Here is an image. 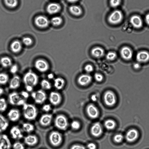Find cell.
I'll return each instance as SVG.
<instances>
[{
    "mask_svg": "<svg viewBox=\"0 0 149 149\" xmlns=\"http://www.w3.org/2000/svg\"><path fill=\"white\" fill-rule=\"evenodd\" d=\"M39 78L37 75L31 71H29L24 75L23 81L25 85H29L33 87L37 84Z\"/></svg>",
    "mask_w": 149,
    "mask_h": 149,
    "instance_id": "obj_1",
    "label": "cell"
},
{
    "mask_svg": "<svg viewBox=\"0 0 149 149\" xmlns=\"http://www.w3.org/2000/svg\"><path fill=\"white\" fill-rule=\"evenodd\" d=\"M23 105V114L25 118L29 120L34 119L37 115V110L35 106L25 103Z\"/></svg>",
    "mask_w": 149,
    "mask_h": 149,
    "instance_id": "obj_2",
    "label": "cell"
},
{
    "mask_svg": "<svg viewBox=\"0 0 149 149\" xmlns=\"http://www.w3.org/2000/svg\"><path fill=\"white\" fill-rule=\"evenodd\" d=\"M8 100L10 103L17 106L23 105L25 100L20 94L16 92L10 93L8 96Z\"/></svg>",
    "mask_w": 149,
    "mask_h": 149,
    "instance_id": "obj_3",
    "label": "cell"
},
{
    "mask_svg": "<svg viewBox=\"0 0 149 149\" xmlns=\"http://www.w3.org/2000/svg\"><path fill=\"white\" fill-rule=\"evenodd\" d=\"M34 66L38 71L42 73L47 71L50 67L49 63L43 58L36 59L34 62Z\"/></svg>",
    "mask_w": 149,
    "mask_h": 149,
    "instance_id": "obj_4",
    "label": "cell"
},
{
    "mask_svg": "<svg viewBox=\"0 0 149 149\" xmlns=\"http://www.w3.org/2000/svg\"><path fill=\"white\" fill-rule=\"evenodd\" d=\"M123 18V15L121 11L116 10L113 11L109 15L108 20L111 24H117L120 23Z\"/></svg>",
    "mask_w": 149,
    "mask_h": 149,
    "instance_id": "obj_5",
    "label": "cell"
},
{
    "mask_svg": "<svg viewBox=\"0 0 149 149\" xmlns=\"http://www.w3.org/2000/svg\"><path fill=\"white\" fill-rule=\"evenodd\" d=\"M54 124L57 128L61 130H65L67 127L68 121L66 118L64 116L59 115L56 117Z\"/></svg>",
    "mask_w": 149,
    "mask_h": 149,
    "instance_id": "obj_6",
    "label": "cell"
},
{
    "mask_svg": "<svg viewBox=\"0 0 149 149\" xmlns=\"http://www.w3.org/2000/svg\"><path fill=\"white\" fill-rule=\"evenodd\" d=\"M31 96L35 102L38 104H41L44 102L47 98L45 93L42 90L32 92Z\"/></svg>",
    "mask_w": 149,
    "mask_h": 149,
    "instance_id": "obj_7",
    "label": "cell"
},
{
    "mask_svg": "<svg viewBox=\"0 0 149 149\" xmlns=\"http://www.w3.org/2000/svg\"><path fill=\"white\" fill-rule=\"evenodd\" d=\"M49 139L51 144L52 146H57L61 144L62 138L60 133L56 131H53L50 133Z\"/></svg>",
    "mask_w": 149,
    "mask_h": 149,
    "instance_id": "obj_8",
    "label": "cell"
},
{
    "mask_svg": "<svg viewBox=\"0 0 149 149\" xmlns=\"http://www.w3.org/2000/svg\"><path fill=\"white\" fill-rule=\"evenodd\" d=\"M34 23L38 27L41 29H45L48 26L49 21L45 16L40 15L37 16L35 18Z\"/></svg>",
    "mask_w": 149,
    "mask_h": 149,
    "instance_id": "obj_9",
    "label": "cell"
},
{
    "mask_svg": "<svg viewBox=\"0 0 149 149\" xmlns=\"http://www.w3.org/2000/svg\"><path fill=\"white\" fill-rule=\"evenodd\" d=\"M104 100L106 105L109 106H113L116 102V95L112 91H108L104 94Z\"/></svg>",
    "mask_w": 149,
    "mask_h": 149,
    "instance_id": "obj_10",
    "label": "cell"
},
{
    "mask_svg": "<svg viewBox=\"0 0 149 149\" xmlns=\"http://www.w3.org/2000/svg\"><path fill=\"white\" fill-rule=\"evenodd\" d=\"M120 53L122 58L125 60H130L132 57L133 52L128 47L125 46L122 47L120 49Z\"/></svg>",
    "mask_w": 149,
    "mask_h": 149,
    "instance_id": "obj_11",
    "label": "cell"
},
{
    "mask_svg": "<svg viewBox=\"0 0 149 149\" xmlns=\"http://www.w3.org/2000/svg\"><path fill=\"white\" fill-rule=\"evenodd\" d=\"M139 136L138 131L134 129L129 130L126 133L125 137L126 140L129 142H133L136 141Z\"/></svg>",
    "mask_w": 149,
    "mask_h": 149,
    "instance_id": "obj_12",
    "label": "cell"
},
{
    "mask_svg": "<svg viewBox=\"0 0 149 149\" xmlns=\"http://www.w3.org/2000/svg\"><path fill=\"white\" fill-rule=\"evenodd\" d=\"M11 143L8 136L5 134L0 135V149H10Z\"/></svg>",
    "mask_w": 149,
    "mask_h": 149,
    "instance_id": "obj_13",
    "label": "cell"
},
{
    "mask_svg": "<svg viewBox=\"0 0 149 149\" xmlns=\"http://www.w3.org/2000/svg\"><path fill=\"white\" fill-rule=\"evenodd\" d=\"M136 59L139 63H145L149 61V52L145 50L139 52L136 56Z\"/></svg>",
    "mask_w": 149,
    "mask_h": 149,
    "instance_id": "obj_14",
    "label": "cell"
},
{
    "mask_svg": "<svg viewBox=\"0 0 149 149\" xmlns=\"http://www.w3.org/2000/svg\"><path fill=\"white\" fill-rule=\"evenodd\" d=\"M10 47L12 52L15 54L19 53L22 48V43L18 40H15L10 44Z\"/></svg>",
    "mask_w": 149,
    "mask_h": 149,
    "instance_id": "obj_15",
    "label": "cell"
},
{
    "mask_svg": "<svg viewBox=\"0 0 149 149\" xmlns=\"http://www.w3.org/2000/svg\"><path fill=\"white\" fill-rule=\"evenodd\" d=\"M60 4L56 3H51L48 4L47 7V11L50 14L53 15L58 13L61 10Z\"/></svg>",
    "mask_w": 149,
    "mask_h": 149,
    "instance_id": "obj_16",
    "label": "cell"
},
{
    "mask_svg": "<svg viewBox=\"0 0 149 149\" xmlns=\"http://www.w3.org/2000/svg\"><path fill=\"white\" fill-rule=\"evenodd\" d=\"M92 79V77L89 74H83L79 77L77 82L80 85L85 86L89 84Z\"/></svg>",
    "mask_w": 149,
    "mask_h": 149,
    "instance_id": "obj_17",
    "label": "cell"
},
{
    "mask_svg": "<svg viewBox=\"0 0 149 149\" xmlns=\"http://www.w3.org/2000/svg\"><path fill=\"white\" fill-rule=\"evenodd\" d=\"M49 99L50 102L53 105H57L61 102V95L58 93L52 91L50 93Z\"/></svg>",
    "mask_w": 149,
    "mask_h": 149,
    "instance_id": "obj_18",
    "label": "cell"
},
{
    "mask_svg": "<svg viewBox=\"0 0 149 149\" xmlns=\"http://www.w3.org/2000/svg\"><path fill=\"white\" fill-rule=\"evenodd\" d=\"M86 111L88 116L92 118H95L99 115V111L96 107L93 104L88 105Z\"/></svg>",
    "mask_w": 149,
    "mask_h": 149,
    "instance_id": "obj_19",
    "label": "cell"
},
{
    "mask_svg": "<svg viewBox=\"0 0 149 149\" xmlns=\"http://www.w3.org/2000/svg\"><path fill=\"white\" fill-rule=\"evenodd\" d=\"M21 79L17 75H15L11 79L9 83V87L11 89L18 88L20 85Z\"/></svg>",
    "mask_w": 149,
    "mask_h": 149,
    "instance_id": "obj_20",
    "label": "cell"
},
{
    "mask_svg": "<svg viewBox=\"0 0 149 149\" xmlns=\"http://www.w3.org/2000/svg\"><path fill=\"white\" fill-rule=\"evenodd\" d=\"M102 132L101 125L99 123H96L93 125L91 128V133L94 136L98 137L100 135Z\"/></svg>",
    "mask_w": 149,
    "mask_h": 149,
    "instance_id": "obj_21",
    "label": "cell"
},
{
    "mask_svg": "<svg viewBox=\"0 0 149 149\" xmlns=\"http://www.w3.org/2000/svg\"><path fill=\"white\" fill-rule=\"evenodd\" d=\"M130 22L134 28L137 29L141 28L143 24L141 19L137 15H133L131 17Z\"/></svg>",
    "mask_w": 149,
    "mask_h": 149,
    "instance_id": "obj_22",
    "label": "cell"
},
{
    "mask_svg": "<svg viewBox=\"0 0 149 149\" xmlns=\"http://www.w3.org/2000/svg\"><path fill=\"white\" fill-rule=\"evenodd\" d=\"M52 115L46 114L41 116L39 120V123L42 125L46 126L49 125L51 122Z\"/></svg>",
    "mask_w": 149,
    "mask_h": 149,
    "instance_id": "obj_23",
    "label": "cell"
},
{
    "mask_svg": "<svg viewBox=\"0 0 149 149\" xmlns=\"http://www.w3.org/2000/svg\"><path fill=\"white\" fill-rule=\"evenodd\" d=\"M10 134L14 139H19L23 137L22 134L17 126H14L12 127L10 130Z\"/></svg>",
    "mask_w": 149,
    "mask_h": 149,
    "instance_id": "obj_24",
    "label": "cell"
},
{
    "mask_svg": "<svg viewBox=\"0 0 149 149\" xmlns=\"http://www.w3.org/2000/svg\"><path fill=\"white\" fill-rule=\"evenodd\" d=\"M38 139L37 136L34 135H29L26 136L24 139V142L27 145L33 146L38 142Z\"/></svg>",
    "mask_w": 149,
    "mask_h": 149,
    "instance_id": "obj_25",
    "label": "cell"
},
{
    "mask_svg": "<svg viewBox=\"0 0 149 149\" xmlns=\"http://www.w3.org/2000/svg\"><path fill=\"white\" fill-rule=\"evenodd\" d=\"M104 49L99 47H96L93 48L91 50V53L92 55L95 57L100 58L102 57L104 54Z\"/></svg>",
    "mask_w": 149,
    "mask_h": 149,
    "instance_id": "obj_26",
    "label": "cell"
},
{
    "mask_svg": "<svg viewBox=\"0 0 149 149\" xmlns=\"http://www.w3.org/2000/svg\"><path fill=\"white\" fill-rule=\"evenodd\" d=\"M8 116V118L10 120L14 122L19 119L20 116V114L18 110L13 109L9 111Z\"/></svg>",
    "mask_w": 149,
    "mask_h": 149,
    "instance_id": "obj_27",
    "label": "cell"
},
{
    "mask_svg": "<svg viewBox=\"0 0 149 149\" xmlns=\"http://www.w3.org/2000/svg\"><path fill=\"white\" fill-rule=\"evenodd\" d=\"M65 83V81L61 77H58L54 79V85L56 89L61 90L64 87Z\"/></svg>",
    "mask_w": 149,
    "mask_h": 149,
    "instance_id": "obj_28",
    "label": "cell"
},
{
    "mask_svg": "<svg viewBox=\"0 0 149 149\" xmlns=\"http://www.w3.org/2000/svg\"><path fill=\"white\" fill-rule=\"evenodd\" d=\"M0 63L2 66L5 68L10 67L12 65V61L9 57L5 56L0 60Z\"/></svg>",
    "mask_w": 149,
    "mask_h": 149,
    "instance_id": "obj_29",
    "label": "cell"
},
{
    "mask_svg": "<svg viewBox=\"0 0 149 149\" xmlns=\"http://www.w3.org/2000/svg\"><path fill=\"white\" fill-rule=\"evenodd\" d=\"M8 123L6 119L0 114V132L5 131L8 126Z\"/></svg>",
    "mask_w": 149,
    "mask_h": 149,
    "instance_id": "obj_30",
    "label": "cell"
},
{
    "mask_svg": "<svg viewBox=\"0 0 149 149\" xmlns=\"http://www.w3.org/2000/svg\"><path fill=\"white\" fill-rule=\"evenodd\" d=\"M69 10L71 13L75 16H79L82 13L81 8L76 5L71 6L69 7Z\"/></svg>",
    "mask_w": 149,
    "mask_h": 149,
    "instance_id": "obj_31",
    "label": "cell"
},
{
    "mask_svg": "<svg viewBox=\"0 0 149 149\" xmlns=\"http://www.w3.org/2000/svg\"><path fill=\"white\" fill-rule=\"evenodd\" d=\"M116 125L115 121L111 119L107 120L104 123L105 127L108 130L113 129L115 127Z\"/></svg>",
    "mask_w": 149,
    "mask_h": 149,
    "instance_id": "obj_32",
    "label": "cell"
},
{
    "mask_svg": "<svg viewBox=\"0 0 149 149\" xmlns=\"http://www.w3.org/2000/svg\"><path fill=\"white\" fill-rule=\"evenodd\" d=\"M9 80L8 75L4 72L0 73V84L4 85L6 84Z\"/></svg>",
    "mask_w": 149,
    "mask_h": 149,
    "instance_id": "obj_33",
    "label": "cell"
},
{
    "mask_svg": "<svg viewBox=\"0 0 149 149\" xmlns=\"http://www.w3.org/2000/svg\"><path fill=\"white\" fill-rule=\"evenodd\" d=\"M6 6L10 8L16 7L18 4V0H4Z\"/></svg>",
    "mask_w": 149,
    "mask_h": 149,
    "instance_id": "obj_34",
    "label": "cell"
},
{
    "mask_svg": "<svg viewBox=\"0 0 149 149\" xmlns=\"http://www.w3.org/2000/svg\"><path fill=\"white\" fill-rule=\"evenodd\" d=\"M40 86L43 89L48 90L52 87L51 84L50 82L46 79H42L40 82Z\"/></svg>",
    "mask_w": 149,
    "mask_h": 149,
    "instance_id": "obj_35",
    "label": "cell"
},
{
    "mask_svg": "<svg viewBox=\"0 0 149 149\" xmlns=\"http://www.w3.org/2000/svg\"><path fill=\"white\" fill-rule=\"evenodd\" d=\"M62 22V18L59 16H55L52 18L51 20V24L55 26L60 25Z\"/></svg>",
    "mask_w": 149,
    "mask_h": 149,
    "instance_id": "obj_36",
    "label": "cell"
},
{
    "mask_svg": "<svg viewBox=\"0 0 149 149\" xmlns=\"http://www.w3.org/2000/svg\"><path fill=\"white\" fill-rule=\"evenodd\" d=\"M22 128L24 131L27 132L29 133L33 130L34 126L31 123H25L23 124Z\"/></svg>",
    "mask_w": 149,
    "mask_h": 149,
    "instance_id": "obj_37",
    "label": "cell"
},
{
    "mask_svg": "<svg viewBox=\"0 0 149 149\" xmlns=\"http://www.w3.org/2000/svg\"><path fill=\"white\" fill-rule=\"evenodd\" d=\"M22 43L26 46H29L33 44V40L31 38L28 37H24L22 40Z\"/></svg>",
    "mask_w": 149,
    "mask_h": 149,
    "instance_id": "obj_38",
    "label": "cell"
},
{
    "mask_svg": "<svg viewBox=\"0 0 149 149\" xmlns=\"http://www.w3.org/2000/svg\"><path fill=\"white\" fill-rule=\"evenodd\" d=\"M116 53L113 51L109 52L106 55V58L109 61H112L115 60L117 57Z\"/></svg>",
    "mask_w": 149,
    "mask_h": 149,
    "instance_id": "obj_39",
    "label": "cell"
},
{
    "mask_svg": "<svg viewBox=\"0 0 149 149\" xmlns=\"http://www.w3.org/2000/svg\"><path fill=\"white\" fill-rule=\"evenodd\" d=\"M7 107V104L4 98H0V111H5Z\"/></svg>",
    "mask_w": 149,
    "mask_h": 149,
    "instance_id": "obj_40",
    "label": "cell"
},
{
    "mask_svg": "<svg viewBox=\"0 0 149 149\" xmlns=\"http://www.w3.org/2000/svg\"><path fill=\"white\" fill-rule=\"evenodd\" d=\"M123 139V136L121 134H118L116 135L114 137V141L116 143H119L121 142Z\"/></svg>",
    "mask_w": 149,
    "mask_h": 149,
    "instance_id": "obj_41",
    "label": "cell"
},
{
    "mask_svg": "<svg viewBox=\"0 0 149 149\" xmlns=\"http://www.w3.org/2000/svg\"><path fill=\"white\" fill-rule=\"evenodd\" d=\"M13 149H24L25 148L22 143L17 142L13 144Z\"/></svg>",
    "mask_w": 149,
    "mask_h": 149,
    "instance_id": "obj_42",
    "label": "cell"
},
{
    "mask_svg": "<svg viewBox=\"0 0 149 149\" xmlns=\"http://www.w3.org/2000/svg\"><path fill=\"white\" fill-rule=\"evenodd\" d=\"M121 2V0H110V3L111 6L113 8H116L119 5Z\"/></svg>",
    "mask_w": 149,
    "mask_h": 149,
    "instance_id": "obj_43",
    "label": "cell"
},
{
    "mask_svg": "<svg viewBox=\"0 0 149 149\" xmlns=\"http://www.w3.org/2000/svg\"><path fill=\"white\" fill-rule=\"evenodd\" d=\"M18 70V65L16 64H14L12 65L10 67V71L12 74H15L17 72Z\"/></svg>",
    "mask_w": 149,
    "mask_h": 149,
    "instance_id": "obj_44",
    "label": "cell"
},
{
    "mask_svg": "<svg viewBox=\"0 0 149 149\" xmlns=\"http://www.w3.org/2000/svg\"><path fill=\"white\" fill-rule=\"evenodd\" d=\"M71 126L73 129L77 130L80 127V123L78 121H73L71 123Z\"/></svg>",
    "mask_w": 149,
    "mask_h": 149,
    "instance_id": "obj_45",
    "label": "cell"
},
{
    "mask_svg": "<svg viewBox=\"0 0 149 149\" xmlns=\"http://www.w3.org/2000/svg\"><path fill=\"white\" fill-rule=\"evenodd\" d=\"M94 78L95 80L98 82H101L103 79V75L98 73H96L94 74Z\"/></svg>",
    "mask_w": 149,
    "mask_h": 149,
    "instance_id": "obj_46",
    "label": "cell"
},
{
    "mask_svg": "<svg viewBox=\"0 0 149 149\" xmlns=\"http://www.w3.org/2000/svg\"><path fill=\"white\" fill-rule=\"evenodd\" d=\"M85 70L88 73H90L92 72L93 70V66L90 64L86 65L84 68Z\"/></svg>",
    "mask_w": 149,
    "mask_h": 149,
    "instance_id": "obj_47",
    "label": "cell"
},
{
    "mask_svg": "<svg viewBox=\"0 0 149 149\" xmlns=\"http://www.w3.org/2000/svg\"><path fill=\"white\" fill-rule=\"evenodd\" d=\"M70 149H86L85 147L81 145L75 144L72 146Z\"/></svg>",
    "mask_w": 149,
    "mask_h": 149,
    "instance_id": "obj_48",
    "label": "cell"
},
{
    "mask_svg": "<svg viewBox=\"0 0 149 149\" xmlns=\"http://www.w3.org/2000/svg\"><path fill=\"white\" fill-rule=\"evenodd\" d=\"M42 110L45 112H48L51 109V107L49 104H46L44 105L42 107Z\"/></svg>",
    "mask_w": 149,
    "mask_h": 149,
    "instance_id": "obj_49",
    "label": "cell"
},
{
    "mask_svg": "<svg viewBox=\"0 0 149 149\" xmlns=\"http://www.w3.org/2000/svg\"><path fill=\"white\" fill-rule=\"evenodd\" d=\"M20 94L23 98L25 99L28 98L29 95L27 92L24 91H22Z\"/></svg>",
    "mask_w": 149,
    "mask_h": 149,
    "instance_id": "obj_50",
    "label": "cell"
},
{
    "mask_svg": "<svg viewBox=\"0 0 149 149\" xmlns=\"http://www.w3.org/2000/svg\"><path fill=\"white\" fill-rule=\"evenodd\" d=\"M87 147L88 149H96V146L94 143H90L87 145Z\"/></svg>",
    "mask_w": 149,
    "mask_h": 149,
    "instance_id": "obj_51",
    "label": "cell"
},
{
    "mask_svg": "<svg viewBox=\"0 0 149 149\" xmlns=\"http://www.w3.org/2000/svg\"><path fill=\"white\" fill-rule=\"evenodd\" d=\"M25 88L28 92H31L33 89V87L29 85H25Z\"/></svg>",
    "mask_w": 149,
    "mask_h": 149,
    "instance_id": "obj_52",
    "label": "cell"
},
{
    "mask_svg": "<svg viewBox=\"0 0 149 149\" xmlns=\"http://www.w3.org/2000/svg\"><path fill=\"white\" fill-rule=\"evenodd\" d=\"M140 67V64L139 62L135 63L133 65V67L135 69H139Z\"/></svg>",
    "mask_w": 149,
    "mask_h": 149,
    "instance_id": "obj_53",
    "label": "cell"
},
{
    "mask_svg": "<svg viewBox=\"0 0 149 149\" xmlns=\"http://www.w3.org/2000/svg\"><path fill=\"white\" fill-rule=\"evenodd\" d=\"M47 77L48 79H52L54 78V75L53 73H50L47 75Z\"/></svg>",
    "mask_w": 149,
    "mask_h": 149,
    "instance_id": "obj_54",
    "label": "cell"
},
{
    "mask_svg": "<svg viewBox=\"0 0 149 149\" xmlns=\"http://www.w3.org/2000/svg\"><path fill=\"white\" fill-rule=\"evenodd\" d=\"M145 20L146 23L149 25V13L148 14L146 15Z\"/></svg>",
    "mask_w": 149,
    "mask_h": 149,
    "instance_id": "obj_55",
    "label": "cell"
},
{
    "mask_svg": "<svg viewBox=\"0 0 149 149\" xmlns=\"http://www.w3.org/2000/svg\"><path fill=\"white\" fill-rule=\"evenodd\" d=\"M91 100L93 101H95L97 100L96 96L95 95H93L91 97Z\"/></svg>",
    "mask_w": 149,
    "mask_h": 149,
    "instance_id": "obj_56",
    "label": "cell"
},
{
    "mask_svg": "<svg viewBox=\"0 0 149 149\" xmlns=\"http://www.w3.org/2000/svg\"><path fill=\"white\" fill-rule=\"evenodd\" d=\"M68 2L71 3H74L78 1V0H67Z\"/></svg>",
    "mask_w": 149,
    "mask_h": 149,
    "instance_id": "obj_57",
    "label": "cell"
},
{
    "mask_svg": "<svg viewBox=\"0 0 149 149\" xmlns=\"http://www.w3.org/2000/svg\"><path fill=\"white\" fill-rule=\"evenodd\" d=\"M4 93V90L3 89L0 87V96L3 94Z\"/></svg>",
    "mask_w": 149,
    "mask_h": 149,
    "instance_id": "obj_58",
    "label": "cell"
}]
</instances>
